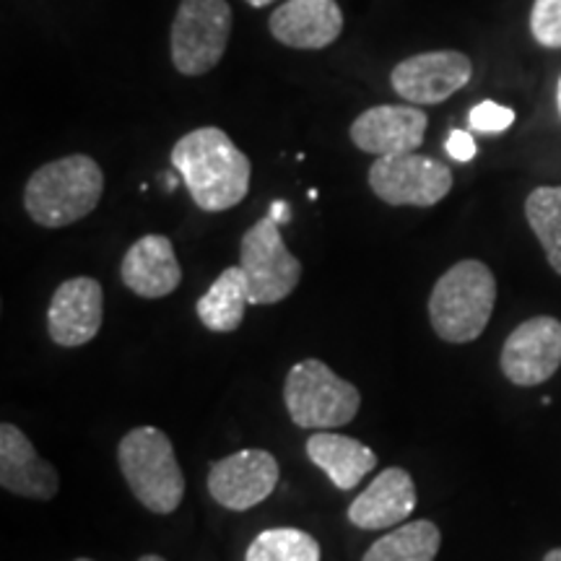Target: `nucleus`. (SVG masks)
Listing matches in <instances>:
<instances>
[{
    "mask_svg": "<svg viewBox=\"0 0 561 561\" xmlns=\"http://www.w3.org/2000/svg\"><path fill=\"white\" fill-rule=\"evenodd\" d=\"M557 104H559V115H561V79H559V89H557Z\"/></svg>",
    "mask_w": 561,
    "mask_h": 561,
    "instance_id": "30",
    "label": "nucleus"
},
{
    "mask_svg": "<svg viewBox=\"0 0 561 561\" xmlns=\"http://www.w3.org/2000/svg\"><path fill=\"white\" fill-rule=\"evenodd\" d=\"M284 401L299 430L331 432L354 421L362 396L325 362L305 359L294 364L286 375Z\"/></svg>",
    "mask_w": 561,
    "mask_h": 561,
    "instance_id": "5",
    "label": "nucleus"
},
{
    "mask_svg": "<svg viewBox=\"0 0 561 561\" xmlns=\"http://www.w3.org/2000/svg\"><path fill=\"white\" fill-rule=\"evenodd\" d=\"M138 561H167V559H161V557H157V553H146V557H140Z\"/></svg>",
    "mask_w": 561,
    "mask_h": 561,
    "instance_id": "29",
    "label": "nucleus"
},
{
    "mask_svg": "<svg viewBox=\"0 0 561 561\" xmlns=\"http://www.w3.org/2000/svg\"><path fill=\"white\" fill-rule=\"evenodd\" d=\"M104 174L87 153H70L39 167L24 187V208L34 224L62 229L100 206Z\"/></svg>",
    "mask_w": 561,
    "mask_h": 561,
    "instance_id": "2",
    "label": "nucleus"
},
{
    "mask_svg": "<svg viewBox=\"0 0 561 561\" xmlns=\"http://www.w3.org/2000/svg\"><path fill=\"white\" fill-rule=\"evenodd\" d=\"M244 561H320V543L299 528H268L255 536Z\"/></svg>",
    "mask_w": 561,
    "mask_h": 561,
    "instance_id": "22",
    "label": "nucleus"
},
{
    "mask_svg": "<svg viewBox=\"0 0 561 561\" xmlns=\"http://www.w3.org/2000/svg\"><path fill=\"white\" fill-rule=\"evenodd\" d=\"M268 216H273V219H276L280 227H284V224H289L291 221V208H289V203H284V201H276L271 206V214Z\"/></svg>",
    "mask_w": 561,
    "mask_h": 561,
    "instance_id": "26",
    "label": "nucleus"
},
{
    "mask_svg": "<svg viewBox=\"0 0 561 561\" xmlns=\"http://www.w3.org/2000/svg\"><path fill=\"white\" fill-rule=\"evenodd\" d=\"M121 278L133 294L144 299H161L178 291L182 268L174 255V244L164 234H146L125 252Z\"/></svg>",
    "mask_w": 561,
    "mask_h": 561,
    "instance_id": "17",
    "label": "nucleus"
},
{
    "mask_svg": "<svg viewBox=\"0 0 561 561\" xmlns=\"http://www.w3.org/2000/svg\"><path fill=\"white\" fill-rule=\"evenodd\" d=\"M445 149L455 161H462V164H466V161H471L476 157V151H479L476 149L473 136L468 130H453L450 136H447Z\"/></svg>",
    "mask_w": 561,
    "mask_h": 561,
    "instance_id": "25",
    "label": "nucleus"
},
{
    "mask_svg": "<svg viewBox=\"0 0 561 561\" xmlns=\"http://www.w3.org/2000/svg\"><path fill=\"white\" fill-rule=\"evenodd\" d=\"M502 371L512 385L536 388L561 367V322L549 314L525 320L502 346Z\"/></svg>",
    "mask_w": 561,
    "mask_h": 561,
    "instance_id": "10",
    "label": "nucleus"
},
{
    "mask_svg": "<svg viewBox=\"0 0 561 561\" xmlns=\"http://www.w3.org/2000/svg\"><path fill=\"white\" fill-rule=\"evenodd\" d=\"M76 561H91V559H76Z\"/></svg>",
    "mask_w": 561,
    "mask_h": 561,
    "instance_id": "31",
    "label": "nucleus"
},
{
    "mask_svg": "<svg viewBox=\"0 0 561 561\" xmlns=\"http://www.w3.org/2000/svg\"><path fill=\"white\" fill-rule=\"evenodd\" d=\"M530 32L538 45L561 47V0H536L530 11Z\"/></svg>",
    "mask_w": 561,
    "mask_h": 561,
    "instance_id": "23",
    "label": "nucleus"
},
{
    "mask_svg": "<svg viewBox=\"0 0 561 561\" xmlns=\"http://www.w3.org/2000/svg\"><path fill=\"white\" fill-rule=\"evenodd\" d=\"M525 219L546 252V261L561 276V187H536L525 201Z\"/></svg>",
    "mask_w": 561,
    "mask_h": 561,
    "instance_id": "21",
    "label": "nucleus"
},
{
    "mask_svg": "<svg viewBox=\"0 0 561 561\" xmlns=\"http://www.w3.org/2000/svg\"><path fill=\"white\" fill-rule=\"evenodd\" d=\"M252 9H265V5H271L273 0H248Z\"/></svg>",
    "mask_w": 561,
    "mask_h": 561,
    "instance_id": "27",
    "label": "nucleus"
},
{
    "mask_svg": "<svg viewBox=\"0 0 561 561\" xmlns=\"http://www.w3.org/2000/svg\"><path fill=\"white\" fill-rule=\"evenodd\" d=\"M0 486L37 502L53 500L60 489L53 462L39 458L32 439L11 421L0 424Z\"/></svg>",
    "mask_w": 561,
    "mask_h": 561,
    "instance_id": "14",
    "label": "nucleus"
},
{
    "mask_svg": "<svg viewBox=\"0 0 561 561\" xmlns=\"http://www.w3.org/2000/svg\"><path fill=\"white\" fill-rule=\"evenodd\" d=\"M307 458H310L320 471H325L335 489L351 491L359 486L364 476L377 468V455L367 445L354 437H343L333 432H318L307 439Z\"/></svg>",
    "mask_w": 561,
    "mask_h": 561,
    "instance_id": "18",
    "label": "nucleus"
},
{
    "mask_svg": "<svg viewBox=\"0 0 561 561\" xmlns=\"http://www.w3.org/2000/svg\"><path fill=\"white\" fill-rule=\"evenodd\" d=\"M543 561H561V549H553L543 557Z\"/></svg>",
    "mask_w": 561,
    "mask_h": 561,
    "instance_id": "28",
    "label": "nucleus"
},
{
    "mask_svg": "<svg viewBox=\"0 0 561 561\" xmlns=\"http://www.w3.org/2000/svg\"><path fill=\"white\" fill-rule=\"evenodd\" d=\"M278 479V460L268 450H242L210 466L208 494L221 507L244 512L268 500Z\"/></svg>",
    "mask_w": 561,
    "mask_h": 561,
    "instance_id": "11",
    "label": "nucleus"
},
{
    "mask_svg": "<svg viewBox=\"0 0 561 561\" xmlns=\"http://www.w3.org/2000/svg\"><path fill=\"white\" fill-rule=\"evenodd\" d=\"M473 66L468 55L458 50H434L411 55L398 62L390 73L392 91L403 102L426 107V104L447 102L455 91L471 81Z\"/></svg>",
    "mask_w": 561,
    "mask_h": 561,
    "instance_id": "9",
    "label": "nucleus"
},
{
    "mask_svg": "<svg viewBox=\"0 0 561 561\" xmlns=\"http://www.w3.org/2000/svg\"><path fill=\"white\" fill-rule=\"evenodd\" d=\"M369 187L388 206L432 208L453 191V172L419 153L380 157L369 167Z\"/></svg>",
    "mask_w": 561,
    "mask_h": 561,
    "instance_id": "8",
    "label": "nucleus"
},
{
    "mask_svg": "<svg viewBox=\"0 0 561 561\" xmlns=\"http://www.w3.org/2000/svg\"><path fill=\"white\" fill-rule=\"evenodd\" d=\"M240 268L250 284V305L257 307L284 301L301 280V263L286 248L280 224L273 216H263L244 231Z\"/></svg>",
    "mask_w": 561,
    "mask_h": 561,
    "instance_id": "7",
    "label": "nucleus"
},
{
    "mask_svg": "<svg viewBox=\"0 0 561 561\" xmlns=\"http://www.w3.org/2000/svg\"><path fill=\"white\" fill-rule=\"evenodd\" d=\"M123 479L133 496L153 515H172L185 496V476L174 455L172 439L157 426H138L117 447Z\"/></svg>",
    "mask_w": 561,
    "mask_h": 561,
    "instance_id": "4",
    "label": "nucleus"
},
{
    "mask_svg": "<svg viewBox=\"0 0 561 561\" xmlns=\"http://www.w3.org/2000/svg\"><path fill=\"white\" fill-rule=\"evenodd\" d=\"M468 123H471V130L476 133H504L512 128V123H515V112L486 100L476 104L471 115H468Z\"/></svg>",
    "mask_w": 561,
    "mask_h": 561,
    "instance_id": "24",
    "label": "nucleus"
},
{
    "mask_svg": "<svg viewBox=\"0 0 561 561\" xmlns=\"http://www.w3.org/2000/svg\"><path fill=\"white\" fill-rule=\"evenodd\" d=\"M172 170L180 174L201 210L221 214L248 198L252 164L248 153L221 128H198L172 149Z\"/></svg>",
    "mask_w": 561,
    "mask_h": 561,
    "instance_id": "1",
    "label": "nucleus"
},
{
    "mask_svg": "<svg viewBox=\"0 0 561 561\" xmlns=\"http://www.w3.org/2000/svg\"><path fill=\"white\" fill-rule=\"evenodd\" d=\"M430 117L416 104H380L364 110L351 123L348 136L364 153L380 157H401L413 153L424 144Z\"/></svg>",
    "mask_w": 561,
    "mask_h": 561,
    "instance_id": "12",
    "label": "nucleus"
},
{
    "mask_svg": "<svg viewBox=\"0 0 561 561\" xmlns=\"http://www.w3.org/2000/svg\"><path fill=\"white\" fill-rule=\"evenodd\" d=\"M442 546V533L432 520H413L385 533L364 553L362 561H434Z\"/></svg>",
    "mask_w": 561,
    "mask_h": 561,
    "instance_id": "20",
    "label": "nucleus"
},
{
    "mask_svg": "<svg viewBox=\"0 0 561 561\" xmlns=\"http://www.w3.org/2000/svg\"><path fill=\"white\" fill-rule=\"evenodd\" d=\"M413 510H416V483L411 473L403 468H385L348 504V520L362 530H388L409 520Z\"/></svg>",
    "mask_w": 561,
    "mask_h": 561,
    "instance_id": "16",
    "label": "nucleus"
},
{
    "mask_svg": "<svg viewBox=\"0 0 561 561\" xmlns=\"http://www.w3.org/2000/svg\"><path fill=\"white\" fill-rule=\"evenodd\" d=\"M104 320V291L96 278L76 276L55 289L47 310V331L62 348L94 341Z\"/></svg>",
    "mask_w": 561,
    "mask_h": 561,
    "instance_id": "13",
    "label": "nucleus"
},
{
    "mask_svg": "<svg viewBox=\"0 0 561 561\" xmlns=\"http://www.w3.org/2000/svg\"><path fill=\"white\" fill-rule=\"evenodd\" d=\"M231 37L227 0H182L172 21L170 50L182 76H206L219 66Z\"/></svg>",
    "mask_w": 561,
    "mask_h": 561,
    "instance_id": "6",
    "label": "nucleus"
},
{
    "mask_svg": "<svg viewBox=\"0 0 561 561\" xmlns=\"http://www.w3.org/2000/svg\"><path fill=\"white\" fill-rule=\"evenodd\" d=\"M271 34L294 50L331 47L343 32V11L335 0H286L271 13Z\"/></svg>",
    "mask_w": 561,
    "mask_h": 561,
    "instance_id": "15",
    "label": "nucleus"
},
{
    "mask_svg": "<svg viewBox=\"0 0 561 561\" xmlns=\"http://www.w3.org/2000/svg\"><path fill=\"white\" fill-rule=\"evenodd\" d=\"M496 301V280L481 261H460L442 273L430 297L434 333L447 343H471L486 331Z\"/></svg>",
    "mask_w": 561,
    "mask_h": 561,
    "instance_id": "3",
    "label": "nucleus"
},
{
    "mask_svg": "<svg viewBox=\"0 0 561 561\" xmlns=\"http://www.w3.org/2000/svg\"><path fill=\"white\" fill-rule=\"evenodd\" d=\"M250 305V284L240 265L227 268L210 284L195 305L198 320L210 333H234L242 325L244 310Z\"/></svg>",
    "mask_w": 561,
    "mask_h": 561,
    "instance_id": "19",
    "label": "nucleus"
}]
</instances>
